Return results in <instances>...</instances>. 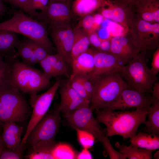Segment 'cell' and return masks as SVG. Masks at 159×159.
Wrapping results in <instances>:
<instances>
[{
	"mask_svg": "<svg viewBox=\"0 0 159 159\" xmlns=\"http://www.w3.org/2000/svg\"><path fill=\"white\" fill-rule=\"evenodd\" d=\"M148 109L138 108L132 111H119L103 109L93 112L97 121L106 126L107 137L119 135L125 139L135 135L139 126L145 124Z\"/></svg>",
	"mask_w": 159,
	"mask_h": 159,
	"instance_id": "6da1fadb",
	"label": "cell"
},
{
	"mask_svg": "<svg viewBox=\"0 0 159 159\" xmlns=\"http://www.w3.org/2000/svg\"><path fill=\"white\" fill-rule=\"evenodd\" d=\"M0 30L19 34L42 46L49 54H55V47L49 37L47 25L26 15L22 10L15 12L9 19L0 23Z\"/></svg>",
	"mask_w": 159,
	"mask_h": 159,
	"instance_id": "7a4b0ae2",
	"label": "cell"
},
{
	"mask_svg": "<svg viewBox=\"0 0 159 159\" xmlns=\"http://www.w3.org/2000/svg\"><path fill=\"white\" fill-rule=\"evenodd\" d=\"M90 105L63 113L68 124L73 128L85 130L91 134L102 145L111 159H125V155L115 150L106 136V132L101 127L93 114Z\"/></svg>",
	"mask_w": 159,
	"mask_h": 159,
	"instance_id": "3957f363",
	"label": "cell"
},
{
	"mask_svg": "<svg viewBox=\"0 0 159 159\" xmlns=\"http://www.w3.org/2000/svg\"><path fill=\"white\" fill-rule=\"evenodd\" d=\"M50 79L40 70L26 65L16 58L8 77L10 86L30 95L49 86Z\"/></svg>",
	"mask_w": 159,
	"mask_h": 159,
	"instance_id": "277c9868",
	"label": "cell"
},
{
	"mask_svg": "<svg viewBox=\"0 0 159 159\" xmlns=\"http://www.w3.org/2000/svg\"><path fill=\"white\" fill-rule=\"evenodd\" d=\"M147 54L140 52L127 64L122 65L118 72L128 87L151 94L152 86L158 77L148 66Z\"/></svg>",
	"mask_w": 159,
	"mask_h": 159,
	"instance_id": "5b68a950",
	"label": "cell"
},
{
	"mask_svg": "<svg viewBox=\"0 0 159 159\" xmlns=\"http://www.w3.org/2000/svg\"><path fill=\"white\" fill-rule=\"evenodd\" d=\"M94 78V88L90 100L93 111L107 108L128 87L119 72L115 71Z\"/></svg>",
	"mask_w": 159,
	"mask_h": 159,
	"instance_id": "8992f818",
	"label": "cell"
},
{
	"mask_svg": "<svg viewBox=\"0 0 159 159\" xmlns=\"http://www.w3.org/2000/svg\"><path fill=\"white\" fill-rule=\"evenodd\" d=\"M29 112V106L23 93L11 87L0 91L1 122L22 121Z\"/></svg>",
	"mask_w": 159,
	"mask_h": 159,
	"instance_id": "52a82bcc",
	"label": "cell"
},
{
	"mask_svg": "<svg viewBox=\"0 0 159 159\" xmlns=\"http://www.w3.org/2000/svg\"><path fill=\"white\" fill-rule=\"evenodd\" d=\"M129 29L141 52L147 53L159 47V23L146 21L137 15Z\"/></svg>",
	"mask_w": 159,
	"mask_h": 159,
	"instance_id": "ba28073f",
	"label": "cell"
},
{
	"mask_svg": "<svg viewBox=\"0 0 159 159\" xmlns=\"http://www.w3.org/2000/svg\"><path fill=\"white\" fill-rule=\"evenodd\" d=\"M57 79L53 85L44 93L30 95V104L33 111L26 133L22 139L21 144H26L27 139L33 129L48 111L57 90L62 83Z\"/></svg>",
	"mask_w": 159,
	"mask_h": 159,
	"instance_id": "9c48e42d",
	"label": "cell"
},
{
	"mask_svg": "<svg viewBox=\"0 0 159 159\" xmlns=\"http://www.w3.org/2000/svg\"><path fill=\"white\" fill-rule=\"evenodd\" d=\"M71 6L64 3L49 1L44 11H35L28 14L32 18L44 23L47 26H72V22L76 16L72 13Z\"/></svg>",
	"mask_w": 159,
	"mask_h": 159,
	"instance_id": "30bf717a",
	"label": "cell"
},
{
	"mask_svg": "<svg viewBox=\"0 0 159 159\" xmlns=\"http://www.w3.org/2000/svg\"><path fill=\"white\" fill-rule=\"evenodd\" d=\"M60 113L57 107L48 111L38 122L27 140L32 147L41 141L55 139L60 124Z\"/></svg>",
	"mask_w": 159,
	"mask_h": 159,
	"instance_id": "8fae6325",
	"label": "cell"
},
{
	"mask_svg": "<svg viewBox=\"0 0 159 159\" xmlns=\"http://www.w3.org/2000/svg\"><path fill=\"white\" fill-rule=\"evenodd\" d=\"M97 11L104 18L117 22L127 29L130 28L136 16L133 6L114 0H105Z\"/></svg>",
	"mask_w": 159,
	"mask_h": 159,
	"instance_id": "7c38bea8",
	"label": "cell"
},
{
	"mask_svg": "<svg viewBox=\"0 0 159 159\" xmlns=\"http://www.w3.org/2000/svg\"><path fill=\"white\" fill-rule=\"evenodd\" d=\"M47 28L49 35L55 45L57 53L67 64H71V52L74 38L73 27L70 25H64L47 26Z\"/></svg>",
	"mask_w": 159,
	"mask_h": 159,
	"instance_id": "4fadbf2b",
	"label": "cell"
},
{
	"mask_svg": "<svg viewBox=\"0 0 159 159\" xmlns=\"http://www.w3.org/2000/svg\"><path fill=\"white\" fill-rule=\"evenodd\" d=\"M154 100L151 94L142 92L128 86L122 90L114 102L104 109L149 108Z\"/></svg>",
	"mask_w": 159,
	"mask_h": 159,
	"instance_id": "5bb4252c",
	"label": "cell"
},
{
	"mask_svg": "<svg viewBox=\"0 0 159 159\" xmlns=\"http://www.w3.org/2000/svg\"><path fill=\"white\" fill-rule=\"evenodd\" d=\"M140 52L129 29L122 34L113 37L110 39V52L113 54L123 65L127 64Z\"/></svg>",
	"mask_w": 159,
	"mask_h": 159,
	"instance_id": "9a60e30c",
	"label": "cell"
},
{
	"mask_svg": "<svg viewBox=\"0 0 159 159\" xmlns=\"http://www.w3.org/2000/svg\"><path fill=\"white\" fill-rule=\"evenodd\" d=\"M61 100L57 108L62 113L69 112L90 105V101L79 95L71 87L69 80L59 87Z\"/></svg>",
	"mask_w": 159,
	"mask_h": 159,
	"instance_id": "2e32d148",
	"label": "cell"
},
{
	"mask_svg": "<svg viewBox=\"0 0 159 159\" xmlns=\"http://www.w3.org/2000/svg\"><path fill=\"white\" fill-rule=\"evenodd\" d=\"M94 59V69L90 74L92 77H99L115 71L118 72L123 65L110 52H103L95 49Z\"/></svg>",
	"mask_w": 159,
	"mask_h": 159,
	"instance_id": "e0dca14e",
	"label": "cell"
},
{
	"mask_svg": "<svg viewBox=\"0 0 159 159\" xmlns=\"http://www.w3.org/2000/svg\"><path fill=\"white\" fill-rule=\"evenodd\" d=\"M94 49L89 48L72 60L71 64L72 72L69 80L92 73L94 68Z\"/></svg>",
	"mask_w": 159,
	"mask_h": 159,
	"instance_id": "ac0fdd59",
	"label": "cell"
},
{
	"mask_svg": "<svg viewBox=\"0 0 159 159\" xmlns=\"http://www.w3.org/2000/svg\"><path fill=\"white\" fill-rule=\"evenodd\" d=\"M136 14L151 23H159V0H138L133 6Z\"/></svg>",
	"mask_w": 159,
	"mask_h": 159,
	"instance_id": "d6986e66",
	"label": "cell"
},
{
	"mask_svg": "<svg viewBox=\"0 0 159 159\" xmlns=\"http://www.w3.org/2000/svg\"><path fill=\"white\" fill-rule=\"evenodd\" d=\"M3 132L1 138L4 144L8 148L14 149L21 144L23 127L13 122H1Z\"/></svg>",
	"mask_w": 159,
	"mask_h": 159,
	"instance_id": "ffe728a7",
	"label": "cell"
},
{
	"mask_svg": "<svg viewBox=\"0 0 159 159\" xmlns=\"http://www.w3.org/2000/svg\"><path fill=\"white\" fill-rule=\"evenodd\" d=\"M73 28L74 38L71 50L72 60L89 48V34L77 24Z\"/></svg>",
	"mask_w": 159,
	"mask_h": 159,
	"instance_id": "44dd1931",
	"label": "cell"
},
{
	"mask_svg": "<svg viewBox=\"0 0 159 159\" xmlns=\"http://www.w3.org/2000/svg\"><path fill=\"white\" fill-rule=\"evenodd\" d=\"M56 143L55 139L41 141L32 147L24 157L27 159H53L52 152Z\"/></svg>",
	"mask_w": 159,
	"mask_h": 159,
	"instance_id": "7402d4cb",
	"label": "cell"
},
{
	"mask_svg": "<svg viewBox=\"0 0 159 159\" xmlns=\"http://www.w3.org/2000/svg\"><path fill=\"white\" fill-rule=\"evenodd\" d=\"M105 0H74L71 5L72 11L76 17H81L97 11Z\"/></svg>",
	"mask_w": 159,
	"mask_h": 159,
	"instance_id": "603a6c76",
	"label": "cell"
},
{
	"mask_svg": "<svg viewBox=\"0 0 159 159\" xmlns=\"http://www.w3.org/2000/svg\"><path fill=\"white\" fill-rule=\"evenodd\" d=\"M132 146L154 151L159 148V136L145 132H139L130 138Z\"/></svg>",
	"mask_w": 159,
	"mask_h": 159,
	"instance_id": "cb8c5ba5",
	"label": "cell"
},
{
	"mask_svg": "<svg viewBox=\"0 0 159 159\" xmlns=\"http://www.w3.org/2000/svg\"><path fill=\"white\" fill-rule=\"evenodd\" d=\"M148 120L142 130L159 136V101L154 100L148 110Z\"/></svg>",
	"mask_w": 159,
	"mask_h": 159,
	"instance_id": "d4e9b609",
	"label": "cell"
},
{
	"mask_svg": "<svg viewBox=\"0 0 159 159\" xmlns=\"http://www.w3.org/2000/svg\"><path fill=\"white\" fill-rule=\"evenodd\" d=\"M20 42L17 33L8 30H0V53L6 55L15 52L14 49Z\"/></svg>",
	"mask_w": 159,
	"mask_h": 159,
	"instance_id": "484cf974",
	"label": "cell"
},
{
	"mask_svg": "<svg viewBox=\"0 0 159 159\" xmlns=\"http://www.w3.org/2000/svg\"><path fill=\"white\" fill-rule=\"evenodd\" d=\"M115 147L119 151L129 159H151L153 158L152 150L145 149L127 146L124 144H120L119 142L115 143Z\"/></svg>",
	"mask_w": 159,
	"mask_h": 159,
	"instance_id": "4316f807",
	"label": "cell"
},
{
	"mask_svg": "<svg viewBox=\"0 0 159 159\" xmlns=\"http://www.w3.org/2000/svg\"><path fill=\"white\" fill-rule=\"evenodd\" d=\"M16 49V57H20L24 64L32 67L38 63L28 38L21 41Z\"/></svg>",
	"mask_w": 159,
	"mask_h": 159,
	"instance_id": "83f0119b",
	"label": "cell"
},
{
	"mask_svg": "<svg viewBox=\"0 0 159 159\" xmlns=\"http://www.w3.org/2000/svg\"><path fill=\"white\" fill-rule=\"evenodd\" d=\"M15 52L8 55L0 63V91L11 87L8 82V77L11 72L12 64L16 57Z\"/></svg>",
	"mask_w": 159,
	"mask_h": 159,
	"instance_id": "f1b7e54d",
	"label": "cell"
},
{
	"mask_svg": "<svg viewBox=\"0 0 159 159\" xmlns=\"http://www.w3.org/2000/svg\"><path fill=\"white\" fill-rule=\"evenodd\" d=\"M77 154L70 145L62 142L56 143L52 152L53 159H76Z\"/></svg>",
	"mask_w": 159,
	"mask_h": 159,
	"instance_id": "f546056e",
	"label": "cell"
},
{
	"mask_svg": "<svg viewBox=\"0 0 159 159\" xmlns=\"http://www.w3.org/2000/svg\"><path fill=\"white\" fill-rule=\"evenodd\" d=\"M26 144L21 145L14 149L8 148L4 144L0 148V159H21L24 158Z\"/></svg>",
	"mask_w": 159,
	"mask_h": 159,
	"instance_id": "4dcf8cb0",
	"label": "cell"
},
{
	"mask_svg": "<svg viewBox=\"0 0 159 159\" xmlns=\"http://www.w3.org/2000/svg\"><path fill=\"white\" fill-rule=\"evenodd\" d=\"M78 140L83 148L89 149L94 145L95 138L90 133L83 130L75 128Z\"/></svg>",
	"mask_w": 159,
	"mask_h": 159,
	"instance_id": "1f68e13d",
	"label": "cell"
},
{
	"mask_svg": "<svg viewBox=\"0 0 159 159\" xmlns=\"http://www.w3.org/2000/svg\"><path fill=\"white\" fill-rule=\"evenodd\" d=\"M77 24L88 34L96 32L94 28V19L93 14H88L80 17Z\"/></svg>",
	"mask_w": 159,
	"mask_h": 159,
	"instance_id": "d6a6232c",
	"label": "cell"
},
{
	"mask_svg": "<svg viewBox=\"0 0 159 159\" xmlns=\"http://www.w3.org/2000/svg\"><path fill=\"white\" fill-rule=\"evenodd\" d=\"M33 49L35 57L38 63L49 54L46 49L37 42L28 38Z\"/></svg>",
	"mask_w": 159,
	"mask_h": 159,
	"instance_id": "836d02e7",
	"label": "cell"
},
{
	"mask_svg": "<svg viewBox=\"0 0 159 159\" xmlns=\"http://www.w3.org/2000/svg\"><path fill=\"white\" fill-rule=\"evenodd\" d=\"M49 1V0H30L25 11L28 14L37 9L44 11L47 9Z\"/></svg>",
	"mask_w": 159,
	"mask_h": 159,
	"instance_id": "e575fe53",
	"label": "cell"
},
{
	"mask_svg": "<svg viewBox=\"0 0 159 159\" xmlns=\"http://www.w3.org/2000/svg\"><path fill=\"white\" fill-rule=\"evenodd\" d=\"M77 77H78L80 80L84 89L90 97V100L94 90V78L90 76V74H83Z\"/></svg>",
	"mask_w": 159,
	"mask_h": 159,
	"instance_id": "d590c367",
	"label": "cell"
},
{
	"mask_svg": "<svg viewBox=\"0 0 159 159\" xmlns=\"http://www.w3.org/2000/svg\"><path fill=\"white\" fill-rule=\"evenodd\" d=\"M69 80L71 87L75 91L83 98L90 101V97L78 77L70 80L69 79Z\"/></svg>",
	"mask_w": 159,
	"mask_h": 159,
	"instance_id": "8d00e7d4",
	"label": "cell"
},
{
	"mask_svg": "<svg viewBox=\"0 0 159 159\" xmlns=\"http://www.w3.org/2000/svg\"><path fill=\"white\" fill-rule=\"evenodd\" d=\"M67 64L61 58L53 65V68L54 76H63L69 78V75L67 69Z\"/></svg>",
	"mask_w": 159,
	"mask_h": 159,
	"instance_id": "74e56055",
	"label": "cell"
},
{
	"mask_svg": "<svg viewBox=\"0 0 159 159\" xmlns=\"http://www.w3.org/2000/svg\"><path fill=\"white\" fill-rule=\"evenodd\" d=\"M38 63L39 64L44 73L50 79L55 77L53 66L45 58Z\"/></svg>",
	"mask_w": 159,
	"mask_h": 159,
	"instance_id": "f35d334b",
	"label": "cell"
},
{
	"mask_svg": "<svg viewBox=\"0 0 159 159\" xmlns=\"http://www.w3.org/2000/svg\"><path fill=\"white\" fill-rule=\"evenodd\" d=\"M151 65V71L154 75H157L159 71V47L155 49L153 54Z\"/></svg>",
	"mask_w": 159,
	"mask_h": 159,
	"instance_id": "ab89813d",
	"label": "cell"
},
{
	"mask_svg": "<svg viewBox=\"0 0 159 159\" xmlns=\"http://www.w3.org/2000/svg\"><path fill=\"white\" fill-rule=\"evenodd\" d=\"M3 2L9 4L13 6L25 11L30 0H1Z\"/></svg>",
	"mask_w": 159,
	"mask_h": 159,
	"instance_id": "60d3db41",
	"label": "cell"
},
{
	"mask_svg": "<svg viewBox=\"0 0 159 159\" xmlns=\"http://www.w3.org/2000/svg\"><path fill=\"white\" fill-rule=\"evenodd\" d=\"M89 37L90 44L98 51L102 40L99 37L96 32H93L89 34Z\"/></svg>",
	"mask_w": 159,
	"mask_h": 159,
	"instance_id": "b9f144b4",
	"label": "cell"
},
{
	"mask_svg": "<svg viewBox=\"0 0 159 159\" xmlns=\"http://www.w3.org/2000/svg\"><path fill=\"white\" fill-rule=\"evenodd\" d=\"M98 36L102 40L110 39L112 38L110 37V35L108 30L100 26L99 28L96 31Z\"/></svg>",
	"mask_w": 159,
	"mask_h": 159,
	"instance_id": "7bdbcfd3",
	"label": "cell"
},
{
	"mask_svg": "<svg viewBox=\"0 0 159 159\" xmlns=\"http://www.w3.org/2000/svg\"><path fill=\"white\" fill-rule=\"evenodd\" d=\"M151 95L154 100L159 101V82L158 80L152 86Z\"/></svg>",
	"mask_w": 159,
	"mask_h": 159,
	"instance_id": "ee69618b",
	"label": "cell"
},
{
	"mask_svg": "<svg viewBox=\"0 0 159 159\" xmlns=\"http://www.w3.org/2000/svg\"><path fill=\"white\" fill-rule=\"evenodd\" d=\"M93 157L88 149L83 148L79 153H77L76 159H91Z\"/></svg>",
	"mask_w": 159,
	"mask_h": 159,
	"instance_id": "f6af8a7d",
	"label": "cell"
},
{
	"mask_svg": "<svg viewBox=\"0 0 159 159\" xmlns=\"http://www.w3.org/2000/svg\"><path fill=\"white\" fill-rule=\"evenodd\" d=\"M110 39L102 40L98 51L105 52H110Z\"/></svg>",
	"mask_w": 159,
	"mask_h": 159,
	"instance_id": "bcb514c9",
	"label": "cell"
},
{
	"mask_svg": "<svg viewBox=\"0 0 159 159\" xmlns=\"http://www.w3.org/2000/svg\"><path fill=\"white\" fill-rule=\"evenodd\" d=\"M62 57L58 53L49 54L46 57L49 62L53 66Z\"/></svg>",
	"mask_w": 159,
	"mask_h": 159,
	"instance_id": "7dc6e473",
	"label": "cell"
},
{
	"mask_svg": "<svg viewBox=\"0 0 159 159\" xmlns=\"http://www.w3.org/2000/svg\"><path fill=\"white\" fill-rule=\"evenodd\" d=\"M7 11V9L4 3L0 0V16L5 14Z\"/></svg>",
	"mask_w": 159,
	"mask_h": 159,
	"instance_id": "c3c4849f",
	"label": "cell"
},
{
	"mask_svg": "<svg viewBox=\"0 0 159 159\" xmlns=\"http://www.w3.org/2000/svg\"><path fill=\"white\" fill-rule=\"evenodd\" d=\"M117 2L130 5L133 6L135 1L134 0H114Z\"/></svg>",
	"mask_w": 159,
	"mask_h": 159,
	"instance_id": "681fc988",
	"label": "cell"
},
{
	"mask_svg": "<svg viewBox=\"0 0 159 159\" xmlns=\"http://www.w3.org/2000/svg\"><path fill=\"white\" fill-rule=\"evenodd\" d=\"M72 0H49V1L61 2L71 5Z\"/></svg>",
	"mask_w": 159,
	"mask_h": 159,
	"instance_id": "f907efd6",
	"label": "cell"
},
{
	"mask_svg": "<svg viewBox=\"0 0 159 159\" xmlns=\"http://www.w3.org/2000/svg\"><path fill=\"white\" fill-rule=\"evenodd\" d=\"M5 55V54L0 53V63L3 60Z\"/></svg>",
	"mask_w": 159,
	"mask_h": 159,
	"instance_id": "816d5d0a",
	"label": "cell"
},
{
	"mask_svg": "<svg viewBox=\"0 0 159 159\" xmlns=\"http://www.w3.org/2000/svg\"><path fill=\"white\" fill-rule=\"evenodd\" d=\"M159 150L156 152L154 154V157L155 159H158L159 158Z\"/></svg>",
	"mask_w": 159,
	"mask_h": 159,
	"instance_id": "f5cc1de1",
	"label": "cell"
},
{
	"mask_svg": "<svg viewBox=\"0 0 159 159\" xmlns=\"http://www.w3.org/2000/svg\"><path fill=\"white\" fill-rule=\"evenodd\" d=\"M4 144V143L2 140L1 138H0V148Z\"/></svg>",
	"mask_w": 159,
	"mask_h": 159,
	"instance_id": "db71d44e",
	"label": "cell"
},
{
	"mask_svg": "<svg viewBox=\"0 0 159 159\" xmlns=\"http://www.w3.org/2000/svg\"><path fill=\"white\" fill-rule=\"evenodd\" d=\"M1 122H0V125H1ZM0 138H1V135L0 134Z\"/></svg>",
	"mask_w": 159,
	"mask_h": 159,
	"instance_id": "11a10c76",
	"label": "cell"
},
{
	"mask_svg": "<svg viewBox=\"0 0 159 159\" xmlns=\"http://www.w3.org/2000/svg\"><path fill=\"white\" fill-rule=\"evenodd\" d=\"M135 0V1H137V0Z\"/></svg>",
	"mask_w": 159,
	"mask_h": 159,
	"instance_id": "9f6ffc18",
	"label": "cell"
}]
</instances>
